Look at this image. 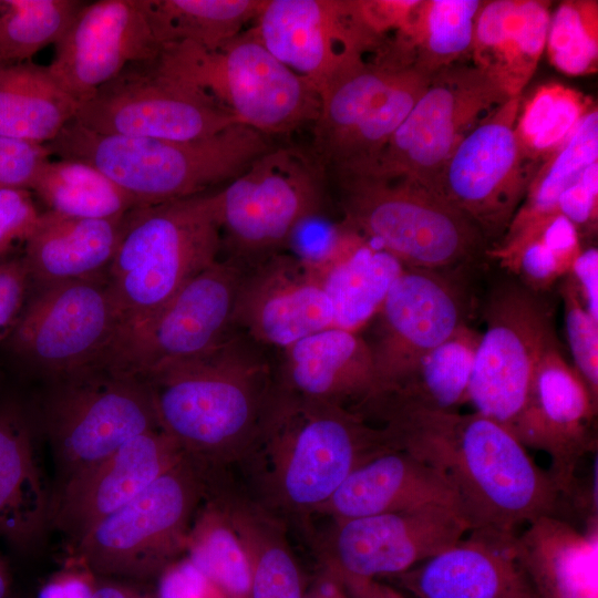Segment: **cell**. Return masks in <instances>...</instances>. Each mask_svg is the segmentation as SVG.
I'll list each match as a JSON object with an SVG mask.
<instances>
[{
  "label": "cell",
  "instance_id": "1",
  "mask_svg": "<svg viewBox=\"0 0 598 598\" xmlns=\"http://www.w3.org/2000/svg\"><path fill=\"white\" fill-rule=\"evenodd\" d=\"M373 415L382 421L395 448L440 472L468 532L516 534L519 526L539 516H559L567 505L528 448L504 425L481 413L383 401Z\"/></svg>",
  "mask_w": 598,
  "mask_h": 598
},
{
  "label": "cell",
  "instance_id": "2",
  "mask_svg": "<svg viewBox=\"0 0 598 598\" xmlns=\"http://www.w3.org/2000/svg\"><path fill=\"white\" fill-rule=\"evenodd\" d=\"M143 379L161 430L213 472L258 441L276 393V353L234 330L205 353Z\"/></svg>",
  "mask_w": 598,
  "mask_h": 598
},
{
  "label": "cell",
  "instance_id": "3",
  "mask_svg": "<svg viewBox=\"0 0 598 598\" xmlns=\"http://www.w3.org/2000/svg\"><path fill=\"white\" fill-rule=\"evenodd\" d=\"M395 448L382 426L348 409L277 390L262 432L246 457H259L269 499L317 512L359 465Z\"/></svg>",
  "mask_w": 598,
  "mask_h": 598
},
{
  "label": "cell",
  "instance_id": "4",
  "mask_svg": "<svg viewBox=\"0 0 598 598\" xmlns=\"http://www.w3.org/2000/svg\"><path fill=\"white\" fill-rule=\"evenodd\" d=\"M45 145L58 158L93 165L140 206L228 183L274 147L271 137L241 124L205 138L176 141L96 133L74 118Z\"/></svg>",
  "mask_w": 598,
  "mask_h": 598
},
{
  "label": "cell",
  "instance_id": "5",
  "mask_svg": "<svg viewBox=\"0 0 598 598\" xmlns=\"http://www.w3.org/2000/svg\"><path fill=\"white\" fill-rule=\"evenodd\" d=\"M220 256L215 192L128 212L106 272L121 319L116 354L185 283Z\"/></svg>",
  "mask_w": 598,
  "mask_h": 598
},
{
  "label": "cell",
  "instance_id": "6",
  "mask_svg": "<svg viewBox=\"0 0 598 598\" xmlns=\"http://www.w3.org/2000/svg\"><path fill=\"white\" fill-rule=\"evenodd\" d=\"M154 65L203 93L238 124L269 137L312 124L319 112L315 86L279 62L250 27L217 50L192 42L163 44Z\"/></svg>",
  "mask_w": 598,
  "mask_h": 598
},
{
  "label": "cell",
  "instance_id": "7",
  "mask_svg": "<svg viewBox=\"0 0 598 598\" xmlns=\"http://www.w3.org/2000/svg\"><path fill=\"white\" fill-rule=\"evenodd\" d=\"M337 178L344 225L408 268H452L486 244L467 217L416 182L360 174Z\"/></svg>",
  "mask_w": 598,
  "mask_h": 598
},
{
  "label": "cell",
  "instance_id": "8",
  "mask_svg": "<svg viewBox=\"0 0 598 598\" xmlns=\"http://www.w3.org/2000/svg\"><path fill=\"white\" fill-rule=\"evenodd\" d=\"M48 382L40 423L56 482L107 457L135 436L161 429L147 382L105 364Z\"/></svg>",
  "mask_w": 598,
  "mask_h": 598
},
{
  "label": "cell",
  "instance_id": "9",
  "mask_svg": "<svg viewBox=\"0 0 598 598\" xmlns=\"http://www.w3.org/2000/svg\"><path fill=\"white\" fill-rule=\"evenodd\" d=\"M213 472L186 454L134 499L72 546L97 576L147 579L184 555L192 520L213 485Z\"/></svg>",
  "mask_w": 598,
  "mask_h": 598
},
{
  "label": "cell",
  "instance_id": "10",
  "mask_svg": "<svg viewBox=\"0 0 598 598\" xmlns=\"http://www.w3.org/2000/svg\"><path fill=\"white\" fill-rule=\"evenodd\" d=\"M432 76L409 61L370 58L320 93L312 155L336 176L365 168L383 150L426 90Z\"/></svg>",
  "mask_w": 598,
  "mask_h": 598
},
{
  "label": "cell",
  "instance_id": "11",
  "mask_svg": "<svg viewBox=\"0 0 598 598\" xmlns=\"http://www.w3.org/2000/svg\"><path fill=\"white\" fill-rule=\"evenodd\" d=\"M326 169L297 147H272L215 192L221 254L245 269L285 251L295 226L323 212Z\"/></svg>",
  "mask_w": 598,
  "mask_h": 598
},
{
  "label": "cell",
  "instance_id": "12",
  "mask_svg": "<svg viewBox=\"0 0 598 598\" xmlns=\"http://www.w3.org/2000/svg\"><path fill=\"white\" fill-rule=\"evenodd\" d=\"M467 391V403L506 429L522 411L536 368L544 354L559 346L555 308L545 292L520 282L496 287L485 308Z\"/></svg>",
  "mask_w": 598,
  "mask_h": 598
},
{
  "label": "cell",
  "instance_id": "13",
  "mask_svg": "<svg viewBox=\"0 0 598 598\" xmlns=\"http://www.w3.org/2000/svg\"><path fill=\"white\" fill-rule=\"evenodd\" d=\"M11 336L16 352L47 381L112 365L121 319L106 275L39 288Z\"/></svg>",
  "mask_w": 598,
  "mask_h": 598
},
{
  "label": "cell",
  "instance_id": "14",
  "mask_svg": "<svg viewBox=\"0 0 598 598\" xmlns=\"http://www.w3.org/2000/svg\"><path fill=\"white\" fill-rule=\"evenodd\" d=\"M509 97L474 64L445 68L432 76L379 155L353 174L406 178L433 192L462 140Z\"/></svg>",
  "mask_w": 598,
  "mask_h": 598
},
{
  "label": "cell",
  "instance_id": "15",
  "mask_svg": "<svg viewBox=\"0 0 598 598\" xmlns=\"http://www.w3.org/2000/svg\"><path fill=\"white\" fill-rule=\"evenodd\" d=\"M520 104L522 95L509 97L477 124L452 153L433 187L492 246L504 236L533 177L534 162L516 134Z\"/></svg>",
  "mask_w": 598,
  "mask_h": 598
},
{
  "label": "cell",
  "instance_id": "16",
  "mask_svg": "<svg viewBox=\"0 0 598 598\" xmlns=\"http://www.w3.org/2000/svg\"><path fill=\"white\" fill-rule=\"evenodd\" d=\"M250 29L318 94L344 72L393 47L367 25L357 0H264Z\"/></svg>",
  "mask_w": 598,
  "mask_h": 598
},
{
  "label": "cell",
  "instance_id": "17",
  "mask_svg": "<svg viewBox=\"0 0 598 598\" xmlns=\"http://www.w3.org/2000/svg\"><path fill=\"white\" fill-rule=\"evenodd\" d=\"M74 120L102 134L190 141L238 124L197 90L135 63L79 105Z\"/></svg>",
  "mask_w": 598,
  "mask_h": 598
},
{
  "label": "cell",
  "instance_id": "18",
  "mask_svg": "<svg viewBox=\"0 0 598 598\" xmlns=\"http://www.w3.org/2000/svg\"><path fill=\"white\" fill-rule=\"evenodd\" d=\"M245 268L220 258L185 283L118 350L113 367L145 378L197 357L233 331V313Z\"/></svg>",
  "mask_w": 598,
  "mask_h": 598
},
{
  "label": "cell",
  "instance_id": "19",
  "mask_svg": "<svg viewBox=\"0 0 598 598\" xmlns=\"http://www.w3.org/2000/svg\"><path fill=\"white\" fill-rule=\"evenodd\" d=\"M466 309L462 288L442 270L405 267L373 317V339H365L378 401L396 391L429 351L466 323Z\"/></svg>",
  "mask_w": 598,
  "mask_h": 598
},
{
  "label": "cell",
  "instance_id": "20",
  "mask_svg": "<svg viewBox=\"0 0 598 598\" xmlns=\"http://www.w3.org/2000/svg\"><path fill=\"white\" fill-rule=\"evenodd\" d=\"M468 533L448 504L337 520L326 558L336 576L378 579L405 573Z\"/></svg>",
  "mask_w": 598,
  "mask_h": 598
},
{
  "label": "cell",
  "instance_id": "21",
  "mask_svg": "<svg viewBox=\"0 0 598 598\" xmlns=\"http://www.w3.org/2000/svg\"><path fill=\"white\" fill-rule=\"evenodd\" d=\"M597 403L556 346L539 361L526 402L508 427L526 448L547 454L548 473L567 505L577 491L579 464L597 448Z\"/></svg>",
  "mask_w": 598,
  "mask_h": 598
},
{
  "label": "cell",
  "instance_id": "22",
  "mask_svg": "<svg viewBox=\"0 0 598 598\" xmlns=\"http://www.w3.org/2000/svg\"><path fill=\"white\" fill-rule=\"evenodd\" d=\"M161 48L144 0H97L83 4L47 66L81 104L127 66L154 61Z\"/></svg>",
  "mask_w": 598,
  "mask_h": 598
},
{
  "label": "cell",
  "instance_id": "23",
  "mask_svg": "<svg viewBox=\"0 0 598 598\" xmlns=\"http://www.w3.org/2000/svg\"><path fill=\"white\" fill-rule=\"evenodd\" d=\"M333 327L322 275L286 251L245 269L239 282L233 329L280 350Z\"/></svg>",
  "mask_w": 598,
  "mask_h": 598
},
{
  "label": "cell",
  "instance_id": "24",
  "mask_svg": "<svg viewBox=\"0 0 598 598\" xmlns=\"http://www.w3.org/2000/svg\"><path fill=\"white\" fill-rule=\"evenodd\" d=\"M184 455L161 429L135 436L53 491L50 527L75 544Z\"/></svg>",
  "mask_w": 598,
  "mask_h": 598
},
{
  "label": "cell",
  "instance_id": "25",
  "mask_svg": "<svg viewBox=\"0 0 598 598\" xmlns=\"http://www.w3.org/2000/svg\"><path fill=\"white\" fill-rule=\"evenodd\" d=\"M283 394L334 404L363 417L379 399L373 354L358 332L331 327L275 350Z\"/></svg>",
  "mask_w": 598,
  "mask_h": 598
},
{
  "label": "cell",
  "instance_id": "26",
  "mask_svg": "<svg viewBox=\"0 0 598 598\" xmlns=\"http://www.w3.org/2000/svg\"><path fill=\"white\" fill-rule=\"evenodd\" d=\"M468 533V537L391 578L417 598H540L518 560L517 533Z\"/></svg>",
  "mask_w": 598,
  "mask_h": 598
},
{
  "label": "cell",
  "instance_id": "27",
  "mask_svg": "<svg viewBox=\"0 0 598 598\" xmlns=\"http://www.w3.org/2000/svg\"><path fill=\"white\" fill-rule=\"evenodd\" d=\"M431 504L455 507L447 482L439 471L410 452L391 448L352 471L317 512L340 520Z\"/></svg>",
  "mask_w": 598,
  "mask_h": 598
},
{
  "label": "cell",
  "instance_id": "28",
  "mask_svg": "<svg viewBox=\"0 0 598 598\" xmlns=\"http://www.w3.org/2000/svg\"><path fill=\"white\" fill-rule=\"evenodd\" d=\"M549 21L547 1H483L474 24V65L508 96L522 95L546 48Z\"/></svg>",
  "mask_w": 598,
  "mask_h": 598
},
{
  "label": "cell",
  "instance_id": "29",
  "mask_svg": "<svg viewBox=\"0 0 598 598\" xmlns=\"http://www.w3.org/2000/svg\"><path fill=\"white\" fill-rule=\"evenodd\" d=\"M514 543L540 598H598L597 516L582 530L559 516H539Z\"/></svg>",
  "mask_w": 598,
  "mask_h": 598
},
{
  "label": "cell",
  "instance_id": "30",
  "mask_svg": "<svg viewBox=\"0 0 598 598\" xmlns=\"http://www.w3.org/2000/svg\"><path fill=\"white\" fill-rule=\"evenodd\" d=\"M53 488L21 410L0 405V537L19 548L37 545L50 527Z\"/></svg>",
  "mask_w": 598,
  "mask_h": 598
},
{
  "label": "cell",
  "instance_id": "31",
  "mask_svg": "<svg viewBox=\"0 0 598 598\" xmlns=\"http://www.w3.org/2000/svg\"><path fill=\"white\" fill-rule=\"evenodd\" d=\"M125 216L86 219L41 212L22 255L37 289L106 275Z\"/></svg>",
  "mask_w": 598,
  "mask_h": 598
},
{
  "label": "cell",
  "instance_id": "32",
  "mask_svg": "<svg viewBox=\"0 0 598 598\" xmlns=\"http://www.w3.org/2000/svg\"><path fill=\"white\" fill-rule=\"evenodd\" d=\"M79 105L45 65L27 61L0 73V135L48 144L75 117Z\"/></svg>",
  "mask_w": 598,
  "mask_h": 598
},
{
  "label": "cell",
  "instance_id": "33",
  "mask_svg": "<svg viewBox=\"0 0 598 598\" xmlns=\"http://www.w3.org/2000/svg\"><path fill=\"white\" fill-rule=\"evenodd\" d=\"M405 266L364 238L329 267L322 286L333 327L359 332L380 310Z\"/></svg>",
  "mask_w": 598,
  "mask_h": 598
},
{
  "label": "cell",
  "instance_id": "34",
  "mask_svg": "<svg viewBox=\"0 0 598 598\" xmlns=\"http://www.w3.org/2000/svg\"><path fill=\"white\" fill-rule=\"evenodd\" d=\"M216 493L248 556L250 598H303L300 569L280 524L260 505Z\"/></svg>",
  "mask_w": 598,
  "mask_h": 598
},
{
  "label": "cell",
  "instance_id": "35",
  "mask_svg": "<svg viewBox=\"0 0 598 598\" xmlns=\"http://www.w3.org/2000/svg\"><path fill=\"white\" fill-rule=\"evenodd\" d=\"M481 333L467 323L429 351L389 401L433 411L454 412L467 403V391Z\"/></svg>",
  "mask_w": 598,
  "mask_h": 598
},
{
  "label": "cell",
  "instance_id": "36",
  "mask_svg": "<svg viewBox=\"0 0 598 598\" xmlns=\"http://www.w3.org/2000/svg\"><path fill=\"white\" fill-rule=\"evenodd\" d=\"M161 45L192 42L217 50L247 30L264 0H144Z\"/></svg>",
  "mask_w": 598,
  "mask_h": 598
},
{
  "label": "cell",
  "instance_id": "37",
  "mask_svg": "<svg viewBox=\"0 0 598 598\" xmlns=\"http://www.w3.org/2000/svg\"><path fill=\"white\" fill-rule=\"evenodd\" d=\"M31 192L45 210L74 218H117L140 206L100 169L70 158L47 162Z\"/></svg>",
  "mask_w": 598,
  "mask_h": 598
},
{
  "label": "cell",
  "instance_id": "38",
  "mask_svg": "<svg viewBox=\"0 0 598 598\" xmlns=\"http://www.w3.org/2000/svg\"><path fill=\"white\" fill-rule=\"evenodd\" d=\"M184 554L227 598H250L248 556L214 485L192 520Z\"/></svg>",
  "mask_w": 598,
  "mask_h": 598
},
{
  "label": "cell",
  "instance_id": "39",
  "mask_svg": "<svg viewBox=\"0 0 598 598\" xmlns=\"http://www.w3.org/2000/svg\"><path fill=\"white\" fill-rule=\"evenodd\" d=\"M598 158V112L592 109L580 120L564 145L533 175L526 194L498 243L557 214V203L585 169ZM497 243V244H498Z\"/></svg>",
  "mask_w": 598,
  "mask_h": 598
},
{
  "label": "cell",
  "instance_id": "40",
  "mask_svg": "<svg viewBox=\"0 0 598 598\" xmlns=\"http://www.w3.org/2000/svg\"><path fill=\"white\" fill-rule=\"evenodd\" d=\"M482 2L420 0L408 32L415 69L433 76L471 55L475 19Z\"/></svg>",
  "mask_w": 598,
  "mask_h": 598
},
{
  "label": "cell",
  "instance_id": "41",
  "mask_svg": "<svg viewBox=\"0 0 598 598\" xmlns=\"http://www.w3.org/2000/svg\"><path fill=\"white\" fill-rule=\"evenodd\" d=\"M84 3L0 0V58L7 64L22 63L49 44H56Z\"/></svg>",
  "mask_w": 598,
  "mask_h": 598
},
{
  "label": "cell",
  "instance_id": "42",
  "mask_svg": "<svg viewBox=\"0 0 598 598\" xmlns=\"http://www.w3.org/2000/svg\"><path fill=\"white\" fill-rule=\"evenodd\" d=\"M589 102L581 93L560 83L539 86L519 107L517 138L535 163L548 158L574 132L588 112Z\"/></svg>",
  "mask_w": 598,
  "mask_h": 598
},
{
  "label": "cell",
  "instance_id": "43",
  "mask_svg": "<svg viewBox=\"0 0 598 598\" xmlns=\"http://www.w3.org/2000/svg\"><path fill=\"white\" fill-rule=\"evenodd\" d=\"M598 3L561 2L550 16L546 47L551 64L569 75L590 74L598 61Z\"/></svg>",
  "mask_w": 598,
  "mask_h": 598
},
{
  "label": "cell",
  "instance_id": "44",
  "mask_svg": "<svg viewBox=\"0 0 598 598\" xmlns=\"http://www.w3.org/2000/svg\"><path fill=\"white\" fill-rule=\"evenodd\" d=\"M363 238L323 212L301 219L290 233L285 251L321 275Z\"/></svg>",
  "mask_w": 598,
  "mask_h": 598
},
{
  "label": "cell",
  "instance_id": "45",
  "mask_svg": "<svg viewBox=\"0 0 598 598\" xmlns=\"http://www.w3.org/2000/svg\"><path fill=\"white\" fill-rule=\"evenodd\" d=\"M559 295L574 368L598 402V322L585 309L567 275L559 285Z\"/></svg>",
  "mask_w": 598,
  "mask_h": 598
},
{
  "label": "cell",
  "instance_id": "46",
  "mask_svg": "<svg viewBox=\"0 0 598 598\" xmlns=\"http://www.w3.org/2000/svg\"><path fill=\"white\" fill-rule=\"evenodd\" d=\"M41 212L29 189H0V262L32 235Z\"/></svg>",
  "mask_w": 598,
  "mask_h": 598
},
{
  "label": "cell",
  "instance_id": "47",
  "mask_svg": "<svg viewBox=\"0 0 598 598\" xmlns=\"http://www.w3.org/2000/svg\"><path fill=\"white\" fill-rule=\"evenodd\" d=\"M51 156L45 144L0 135V189L31 190Z\"/></svg>",
  "mask_w": 598,
  "mask_h": 598
},
{
  "label": "cell",
  "instance_id": "48",
  "mask_svg": "<svg viewBox=\"0 0 598 598\" xmlns=\"http://www.w3.org/2000/svg\"><path fill=\"white\" fill-rule=\"evenodd\" d=\"M155 598H227L185 554L157 575Z\"/></svg>",
  "mask_w": 598,
  "mask_h": 598
},
{
  "label": "cell",
  "instance_id": "49",
  "mask_svg": "<svg viewBox=\"0 0 598 598\" xmlns=\"http://www.w3.org/2000/svg\"><path fill=\"white\" fill-rule=\"evenodd\" d=\"M31 283L22 256L0 262V340L14 330L27 306Z\"/></svg>",
  "mask_w": 598,
  "mask_h": 598
},
{
  "label": "cell",
  "instance_id": "50",
  "mask_svg": "<svg viewBox=\"0 0 598 598\" xmlns=\"http://www.w3.org/2000/svg\"><path fill=\"white\" fill-rule=\"evenodd\" d=\"M598 162L589 165L581 176L560 195L557 213L569 219L580 233L597 228Z\"/></svg>",
  "mask_w": 598,
  "mask_h": 598
},
{
  "label": "cell",
  "instance_id": "51",
  "mask_svg": "<svg viewBox=\"0 0 598 598\" xmlns=\"http://www.w3.org/2000/svg\"><path fill=\"white\" fill-rule=\"evenodd\" d=\"M97 575L74 556L39 588L37 598H93Z\"/></svg>",
  "mask_w": 598,
  "mask_h": 598
},
{
  "label": "cell",
  "instance_id": "52",
  "mask_svg": "<svg viewBox=\"0 0 598 598\" xmlns=\"http://www.w3.org/2000/svg\"><path fill=\"white\" fill-rule=\"evenodd\" d=\"M567 276L570 278L585 309L598 322V250L581 249Z\"/></svg>",
  "mask_w": 598,
  "mask_h": 598
},
{
  "label": "cell",
  "instance_id": "53",
  "mask_svg": "<svg viewBox=\"0 0 598 598\" xmlns=\"http://www.w3.org/2000/svg\"><path fill=\"white\" fill-rule=\"evenodd\" d=\"M333 576L343 585L350 598H406L395 588L379 581V579Z\"/></svg>",
  "mask_w": 598,
  "mask_h": 598
},
{
  "label": "cell",
  "instance_id": "54",
  "mask_svg": "<svg viewBox=\"0 0 598 598\" xmlns=\"http://www.w3.org/2000/svg\"><path fill=\"white\" fill-rule=\"evenodd\" d=\"M303 598H350V596L339 579L326 570V574L305 591Z\"/></svg>",
  "mask_w": 598,
  "mask_h": 598
},
{
  "label": "cell",
  "instance_id": "55",
  "mask_svg": "<svg viewBox=\"0 0 598 598\" xmlns=\"http://www.w3.org/2000/svg\"><path fill=\"white\" fill-rule=\"evenodd\" d=\"M93 598H155V596L121 582L99 580Z\"/></svg>",
  "mask_w": 598,
  "mask_h": 598
},
{
  "label": "cell",
  "instance_id": "56",
  "mask_svg": "<svg viewBox=\"0 0 598 598\" xmlns=\"http://www.w3.org/2000/svg\"><path fill=\"white\" fill-rule=\"evenodd\" d=\"M0 598H10V578L0 556Z\"/></svg>",
  "mask_w": 598,
  "mask_h": 598
},
{
  "label": "cell",
  "instance_id": "57",
  "mask_svg": "<svg viewBox=\"0 0 598 598\" xmlns=\"http://www.w3.org/2000/svg\"><path fill=\"white\" fill-rule=\"evenodd\" d=\"M6 65L8 64L0 58V73L4 69Z\"/></svg>",
  "mask_w": 598,
  "mask_h": 598
}]
</instances>
